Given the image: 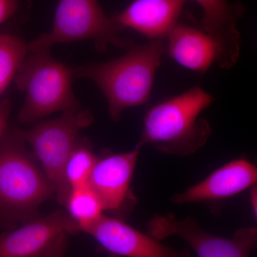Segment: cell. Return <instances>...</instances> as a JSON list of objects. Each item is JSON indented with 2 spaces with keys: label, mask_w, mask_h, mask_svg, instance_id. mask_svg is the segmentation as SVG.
<instances>
[{
  "label": "cell",
  "mask_w": 257,
  "mask_h": 257,
  "mask_svg": "<svg viewBox=\"0 0 257 257\" xmlns=\"http://www.w3.org/2000/svg\"><path fill=\"white\" fill-rule=\"evenodd\" d=\"M187 0H134L113 18L123 28H130L152 40L166 39L179 23Z\"/></svg>",
  "instance_id": "obj_13"
},
{
  "label": "cell",
  "mask_w": 257,
  "mask_h": 257,
  "mask_svg": "<svg viewBox=\"0 0 257 257\" xmlns=\"http://www.w3.org/2000/svg\"><path fill=\"white\" fill-rule=\"evenodd\" d=\"M12 110V101L5 98L0 101V140L8 127V119Z\"/></svg>",
  "instance_id": "obj_19"
},
{
  "label": "cell",
  "mask_w": 257,
  "mask_h": 257,
  "mask_svg": "<svg viewBox=\"0 0 257 257\" xmlns=\"http://www.w3.org/2000/svg\"><path fill=\"white\" fill-rule=\"evenodd\" d=\"M93 121L90 110H69L63 111L57 119L40 121L24 131L26 143L53 184L57 201L64 207L69 193L64 182V165L79 138V133Z\"/></svg>",
  "instance_id": "obj_6"
},
{
  "label": "cell",
  "mask_w": 257,
  "mask_h": 257,
  "mask_svg": "<svg viewBox=\"0 0 257 257\" xmlns=\"http://www.w3.org/2000/svg\"><path fill=\"white\" fill-rule=\"evenodd\" d=\"M64 207L79 231L84 232L100 219L104 211L100 199L89 184L71 189Z\"/></svg>",
  "instance_id": "obj_15"
},
{
  "label": "cell",
  "mask_w": 257,
  "mask_h": 257,
  "mask_svg": "<svg viewBox=\"0 0 257 257\" xmlns=\"http://www.w3.org/2000/svg\"><path fill=\"white\" fill-rule=\"evenodd\" d=\"M124 30L104 13L97 0H60L52 30L28 44V51L83 40L94 42L98 52H105L111 45L126 50L134 42L121 36Z\"/></svg>",
  "instance_id": "obj_5"
},
{
  "label": "cell",
  "mask_w": 257,
  "mask_h": 257,
  "mask_svg": "<svg viewBox=\"0 0 257 257\" xmlns=\"http://www.w3.org/2000/svg\"><path fill=\"white\" fill-rule=\"evenodd\" d=\"M256 167L248 161L240 159L230 162L180 194H174L176 204L212 202L233 197L256 184Z\"/></svg>",
  "instance_id": "obj_12"
},
{
  "label": "cell",
  "mask_w": 257,
  "mask_h": 257,
  "mask_svg": "<svg viewBox=\"0 0 257 257\" xmlns=\"http://www.w3.org/2000/svg\"><path fill=\"white\" fill-rule=\"evenodd\" d=\"M30 8V0H0V31L12 21L23 23Z\"/></svg>",
  "instance_id": "obj_18"
},
{
  "label": "cell",
  "mask_w": 257,
  "mask_h": 257,
  "mask_svg": "<svg viewBox=\"0 0 257 257\" xmlns=\"http://www.w3.org/2000/svg\"><path fill=\"white\" fill-rule=\"evenodd\" d=\"M251 192H250V199H251V207L253 214H255V216H256V206H257V189L256 186H253L251 187Z\"/></svg>",
  "instance_id": "obj_20"
},
{
  "label": "cell",
  "mask_w": 257,
  "mask_h": 257,
  "mask_svg": "<svg viewBox=\"0 0 257 257\" xmlns=\"http://www.w3.org/2000/svg\"><path fill=\"white\" fill-rule=\"evenodd\" d=\"M37 162L24 130L8 126L0 140V226L10 229L37 219L40 205L55 195Z\"/></svg>",
  "instance_id": "obj_2"
},
{
  "label": "cell",
  "mask_w": 257,
  "mask_h": 257,
  "mask_svg": "<svg viewBox=\"0 0 257 257\" xmlns=\"http://www.w3.org/2000/svg\"><path fill=\"white\" fill-rule=\"evenodd\" d=\"M84 232L92 236L106 251L119 256L191 257L188 250H178L166 246L114 216L103 214Z\"/></svg>",
  "instance_id": "obj_10"
},
{
  "label": "cell",
  "mask_w": 257,
  "mask_h": 257,
  "mask_svg": "<svg viewBox=\"0 0 257 257\" xmlns=\"http://www.w3.org/2000/svg\"><path fill=\"white\" fill-rule=\"evenodd\" d=\"M166 39L167 54L184 68L204 73L219 63V47L213 37L202 29L179 22Z\"/></svg>",
  "instance_id": "obj_14"
},
{
  "label": "cell",
  "mask_w": 257,
  "mask_h": 257,
  "mask_svg": "<svg viewBox=\"0 0 257 257\" xmlns=\"http://www.w3.org/2000/svg\"><path fill=\"white\" fill-rule=\"evenodd\" d=\"M72 69L52 57L50 49L30 52L19 68L15 82L25 93L19 122L32 123L57 112L81 109L72 89Z\"/></svg>",
  "instance_id": "obj_4"
},
{
  "label": "cell",
  "mask_w": 257,
  "mask_h": 257,
  "mask_svg": "<svg viewBox=\"0 0 257 257\" xmlns=\"http://www.w3.org/2000/svg\"><path fill=\"white\" fill-rule=\"evenodd\" d=\"M28 53V45L23 37L8 30L0 31V96L15 78Z\"/></svg>",
  "instance_id": "obj_16"
},
{
  "label": "cell",
  "mask_w": 257,
  "mask_h": 257,
  "mask_svg": "<svg viewBox=\"0 0 257 257\" xmlns=\"http://www.w3.org/2000/svg\"><path fill=\"white\" fill-rule=\"evenodd\" d=\"M96 160L92 144L79 137L64 167V182L69 192L88 184Z\"/></svg>",
  "instance_id": "obj_17"
},
{
  "label": "cell",
  "mask_w": 257,
  "mask_h": 257,
  "mask_svg": "<svg viewBox=\"0 0 257 257\" xmlns=\"http://www.w3.org/2000/svg\"><path fill=\"white\" fill-rule=\"evenodd\" d=\"M214 101V96L195 86L152 106L144 118L137 145L140 148L151 145L158 151L175 156L193 155L210 138V124L200 114Z\"/></svg>",
  "instance_id": "obj_3"
},
{
  "label": "cell",
  "mask_w": 257,
  "mask_h": 257,
  "mask_svg": "<svg viewBox=\"0 0 257 257\" xmlns=\"http://www.w3.org/2000/svg\"><path fill=\"white\" fill-rule=\"evenodd\" d=\"M203 11L200 29L215 40L220 57L218 66L229 69L238 62L241 52V37L237 23L245 13L239 3L228 0H194Z\"/></svg>",
  "instance_id": "obj_11"
},
{
  "label": "cell",
  "mask_w": 257,
  "mask_h": 257,
  "mask_svg": "<svg viewBox=\"0 0 257 257\" xmlns=\"http://www.w3.org/2000/svg\"><path fill=\"white\" fill-rule=\"evenodd\" d=\"M147 232L159 241L179 236L198 257H250L257 241L253 227L241 228L232 238H224L203 229L190 216L178 219L172 214H155L147 225Z\"/></svg>",
  "instance_id": "obj_7"
},
{
  "label": "cell",
  "mask_w": 257,
  "mask_h": 257,
  "mask_svg": "<svg viewBox=\"0 0 257 257\" xmlns=\"http://www.w3.org/2000/svg\"><path fill=\"white\" fill-rule=\"evenodd\" d=\"M165 52L166 39L146 44L134 42L121 57L76 67L72 73L74 78L95 83L105 97L109 116L116 121L126 109L149 101Z\"/></svg>",
  "instance_id": "obj_1"
},
{
  "label": "cell",
  "mask_w": 257,
  "mask_h": 257,
  "mask_svg": "<svg viewBox=\"0 0 257 257\" xmlns=\"http://www.w3.org/2000/svg\"><path fill=\"white\" fill-rule=\"evenodd\" d=\"M79 227L65 211L57 210L0 234V257H63L67 235Z\"/></svg>",
  "instance_id": "obj_8"
},
{
  "label": "cell",
  "mask_w": 257,
  "mask_h": 257,
  "mask_svg": "<svg viewBox=\"0 0 257 257\" xmlns=\"http://www.w3.org/2000/svg\"><path fill=\"white\" fill-rule=\"evenodd\" d=\"M140 147L119 154L97 157L89 178V187L100 199L104 211L120 219L135 206L130 185L138 162Z\"/></svg>",
  "instance_id": "obj_9"
}]
</instances>
